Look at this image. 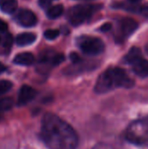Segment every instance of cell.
I'll return each instance as SVG.
<instances>
[{
    "mask_svg": "<svg viewBox=\"0 0 148 149\" xmlns=\"http://www.w3.org/2000/svg\"><path fill=\"white\" fill-rule=\"evenodd\" d=\"M131 2H133V3H137V2H140V1H141V0H130Z\"/></svg>",
    "mask_w": 148,
    "mask_h": 149,
    "instance_id": "4316f807",
    "label": "cell"
},
{
    "mask_svg": "<svg viewBox=\"0 0 148 149\" xmlns=\"http://www.w3.org/2000/svg\"><path fill=\"white\" fill-rule=\"evenodd\" d=\"M13 43V38L11 34L5 32L0 33V54L5 55L9 53Z\"/></svg>",
    "mask_w": 148,
    "mask_h": 149,
    "instance_id": "30bf717a",
    "label": "cell"
},
{
    "mask_svg": "<svg viewBox=\"0 0 148 149\" xmlns=\"http://www.w3.org/2000/svg\"><path fill=\"white\" fill-rule=\"evenodd\" d=\"M37 38V36L31 32L20 33L16 37V44L19 46H25L32 44Z\"/></svg>",
    "mask_w": 148,
    "mask_h": 149,
    "instance_id": "7c38bea8",
    "label": "cell"
},
{
    "mask_svg": "<svg viewBox=\"0 0 148 149\" xmlns=\"http://www.w3.org/2000/svg\"><path fill=\"white\" fill-rule=\"evenodd\" d=\"M133 72L140 78H146L148 76V60L142 57L133 61L132 64Z\"/></svg>",
    "mask_w": 148,
    "mask_h": 149,
    "instance_id": "9c48e42d",
    "label": "cell"
},
{
    "mask_svg": "<svg viewBox=\"0 0 148 149\" xmlns=\"http://www.w3.org/2000/svg\"><path fill=\"white\" fill-rule=\"evenodd\" d=\"M44 38L48 40H54L55 38H57L59 35V31L58 30H54V29H51V30H47L44 31Z\"/></svg>",
    "mask_w": 148,
    "mask_h": 149,
    "instance_id": "ac0fdd59",
    "label": "cell"
},
{
    "mask_svg": "<svg viewBox=\"0 0 148 149\" xmlns=\"http://www.w3.org/2000/svg\"><path fill=\"white\" fill-rule=\"evenodd\" d=\"M8 29V24L2 19H0V31L5 32Z\"/></svg>",
    "mask_w": 148,
    "mask_h": 149,
    "instance_id": "cb8c5ba5",
    "label": "cell"
},
{
    "mask_svg": "<svg viewBox=\"0 0 148 149\" xmlns=\"http://www.w3.org/2000/svg\"><path fill=\"white\" fill-rule=\"evenodd\" d=\"M92 149H114L112 146L106 144V143H99Z\"/></svg>",
    "mask_w": 148,
    "mask_h": 149,
    "instance_id": "7402d4cb",
    "label": "cell"
},
{
    "mask_svg": "<svg viewBox=\"0 0 148 149\" xmlns=\"http://www.w3.org/2000/svg\"><path fill=\"white\" fill-rule=\"evenodd\" d=\"M142 57V52H141V50L139 48V47H133L129 52L126 55L125 57V61L126 63L131 65L133 61H135L136 59L140 58Z\"/></svg>",
    "mask_w": 148,
    "mask_h": 149,
    "instance_id": "5bb4252c",
    "label": "cell"
},
{
    "mask_svg": "<svg viewBox=\"0 0 148 149\" xmlns=\"http://www.w3.org/2000/svg\"><path fill=\"white\" fill-rule=\"evenodd\" d=\"M97 10V5L92 4L75 5L69 10L68 19L72 25L77 26L88 20Z\"/></svg>",
    "mask_w": 148,
    "mask_h": 149,
    "instance_id": "277c9868",
    "label": "cell"
},
{
    "mask_svg": "<svg viewBox=\"0 0 148 149\" xmlns=\"http://www.w3.org/2000/svg\"><path fill=\"white\" fill-rule=\"evenodd\" d=\"M51 1L52 0H38V3H39L41 8L46 9V8L50 7V5L51 3Z\"/></svg>",
    "mask_w": 148,
    "mask_h": 149,
    "instance_id": "ffe728a7",
    "label": "cell"
},
{
    "mask_svg": "<svg viewBox=\"0 0 148 149\" xmlns=\"http://www.w3.org/2000/svg\"><path fill=\"white\" fill-rule=\"evenodd\" d=\"M13 106V101L11 99L3 98L0 100V113L10 110Z\"/></svg>",
    "mask_w": 148,
    "mask_h": 149,
    "instance_id": "2e32d148",
    "label": "cell"
},
{
    "mask_svg": "<svg viewBox=\"0 0 148 149\" xmlns=\"http://www.w3.org/2000/svg\"><path fill=\"white\" fill-rule=\"evenodd\" d=\"M138 28V24L130 17H124L120 21V34L124 38L131 36Z\"/></svg>",
    "mask_w": 148,
    "mask_h": 149,
    "instance_id": "52a82bcc",
    "label": "cell"
},
{
    "mask_svg": "<svg viewBox=\"0 0 148 149\" xmlns=\"http://www.w3.org/2000/svg\"><path fill=\"white\" fill-rule=\"evenodd\" d=\"M125 137L132 144L148 148V115L133 121L126 128Z\"/></svg>",
    "mask_w": 148,
    "mask_h": 149,
    "instance_id": "3957f363",
    "label": "cell"
},
{
    "mask_svg": "<svg viewBox=\"0 0 148 149\" xmlns=\"http://www.w3.org/2000/svg\"><path fill=\"white\" fill-rule=\"evenodd\" d=\"M70 58L72 59V61L73 63H79L80 60H81V58H80V57L79 56V54H77V53H75V52H72V53L70 55Z\"/></svg>",
    "mask_w": 148,
    "mask_h": 149,
    "instance_id": "603a6c76",
    "label": "cell"
},
{
    "mask_svg": "<svg viewBox=\"0 0 148 149\" xmlns=\"http://www.w3.org/2000/svg\"><path fill=\"white\" fill-rule=\"evenodd\" d=\"M41 138L49 149H76L78 146L75 130L53 113H46L43 117Z\"/></svg>",
    "mask_w": 148,
    "mask_h": 149,
    "instance_id": "6da1fadb",
    "label": "cell"
},
{
    "mask_svg": "<svg viewBox=\"0 0 148 149\" xmlns=\"http://www.w3.org/2000/svg\"><path fill=\"white\" fill-rule=\"evenodd\" d=\"M147 53H148V45H147Z\"/></svg>",
    "mask_w": 148,
    "mask_h": 149,
    "instance_id": "83f0119b",
    "label": "cell"
},
{
    "mask_svg": "<svg viewBox=\"0 0 148 149\" xmlns=\"http://www.w3.org/2000/svg\"><path fill=\"white\" fill-rule=\"evenodd\" d=\"M63 12H64V6L62 4H57V5L49 7V9L47 10L46 15L49 18L55 19L60 17L63 14Z\"/></svg>",
    "mask_w": 148,
    "mask_h": 149,
    "instance_id": "9a60e30c",
    "label": "cell"
},
{
    "mask_svg": "<svg viewBox=\"0 0 148 149\" xmlns=\"http://www.w3.org/2000/svg\"><path fill=\"white\" fill-rule=\"evenodd\" d=\"M11 87H12V83L10 81L6 79L0 80V96L9 92L11 89Z\"/></svg>",
    "mask_w": 148,
    "mask_h": 149,
    "instance_id": "e0dca14e",
    "label": "cell"
},
{
    "mask_svg": "<svg viewBox=\"0 0 148 149\" xmlns=\"http://www.w3.org/2000/svg\"><path fill=\"white\" fill-rule=\"evenodd\" d=\"M34 60H35V58H34L32 53H31V52H22V53L17 54L14 58L13 62L16 65H18L27 66V65H32L34 63Z\"/></svg>",
    "mask_w": 148,
    "mask_h": 149,
    "instance_id": "8fae6325",
    "label": "cell"
},
{
    "mask_svg": "<svg viewBox=\"0 0 148 149\" xmlns=\"http://www.w3.org/2000/svg\"><path fill=\"white\" fill-rule=\"evenodd\" d=\"M17 22L24 27H32L38 23V18L36 15L30 10L22 9L18 11L16 17Z\"/></svg>",
    "mask_w": 148,
    "mask_h": 149,
    "instance_id": "8992f818",
    "label": "cell"
},
{
    "mask_svg": "<svg viewBox=\"0 0 148 149\" xmlns=\"http://www.w3.org/2000/svg\"><path fill=\"white\" fill-rule=\"evenodd\" d=\"M65 60V56L61 53H57L53 55L51 58V64L52 65H58Z\"/></svg>",
    "mask_w": 148,
    "mask_h": 149,
    "instance_id": "d6986e66",
    "label": "cell"
},
{
    "mask_svg": "<svg viewBox=\"0 0 148 149\" xmlns=\"http://www.w3.org/2000/svg\"><path fill=\"white\" fill-rule=\"evenodd\" d=\"M140 11L143 16L148 17V3H146L145 4L141 5V7L140 8Z\"/></svg>",
    "mask_w": 148,
    "mask_h": 149,
    "instance_id": "44dd1931",
    "label": "cell"
},
{
    "mask_svg": "<svg viewBox=\"0 0 148 149\" xmlns=\"http://www.w3.org/2000/svg\"><path fill=\"white\" fill-rule=\"evenodd\" d=\"M36 96V91L30 86H23L18 93L17 103L19 106H24L31 102Z\"/></svg>",
    "mask_w": 148,
    "mask_h": 149,
    "instance_id": "ba28073f",
    "label": "cell"
},
{
    "mask_svg": "<svg viewBox=\"0 0 148 149\" xmlns=\"http://www.w3.org/2000/svg\"><path fill=\"white\" fill-rule=\"evenodd\" d=\"M5 70H6V67H5V65H4L3 64H2V63L0 62V73L3 72H4Z\"/></svg>",
    "mask_w": 148,
    "mask_h": 149,
    "instance_id": "484cf974",
    "label": "cell"
},
{
    "mask_svg": "<svg viewBox=\"0 0 148 149\" xmlns=\"http://www.w3.org/2000/svg\"><path fill=\"white\" fill-rule=\"evenodd\" d=\"M17 8V0H0V10L5 14L13 13Z\"/></svg>",
    "mask_w": 148,
    "mask_h": 149,
    "instance_id": "4fadbf2b",
    "label": "cell"
},
{
    "mask_svg": "<svg viewBox=\"0 0 148 149\" xmlns=\"http://www.w3.org/2000/svg\"><path fill=\"white\" fill-rule=\"evenodd\" d=\"M134 85L133 80L126 72L120 67H113L104 72L95 85L97 93H106L116 88H130Z\"/></svg>",
    "mask_w": 148,
    "mask_h": 149,
    "instance_id": "7a4b0ae2",
    "label": "cell"
},
{
    "mask_svg": "<svg viewBox=\"0 0 148 149\" xmlns=\"http://www.w3.org/2000/svg\"><path fill=\"white\" fill-rule=\"evenodd\" d=\"M79 41L80 49L87 55L96 56L102 53L105 50V44L99 38L84 37Z\"/></svg>",
    "mask_w": 148,
    "mask_h": 149,
    "instance_id": "5b68a950",
    "label": "cell"
},
{
    "mask_svg": "<svg viewBox=\"0 0 148 149\" xmlns=\"http://www.w3.org/2000/svg\"><path fill=\"white\" fill-rule=\"evenodd\" d=\"M111 29H112V24H110V23H106V24H104L100 27V31H108Z\"/></svg>",
    "mask_w": 148,
    "mask_h": 149,
    "instance_id": "d4e9b609",
    "label": "cell"
}]
</instances>
